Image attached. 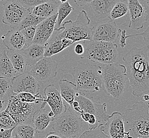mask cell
<instances>
[{
    "label": "cell",
    "mask_w": 149,
    "mask_h": 138,
    "mask_svg": "<svg viewBox=\"0 0 149 138\" xmlns=\"http://www.w3.org/2000/svg\"><path fill=\"white\" fill-rule=\"evenodd\" d=\"M149 46L134 47L123 57L132 94L140 97L149 93Z\"/></svg>",
    "instance_id": "1"
},
{
    "label": "cell",
    "mask_w": 149,
    "mask_h": 138,
    "mask_svg": "<svg viewBox=\"0 0 149 138\" xmlns=\"http://www.w3.org/2000/svg\"><path fill=\"white\" fill-rule=\"evenodd\" d=\"M149 103L141 100L123 114L125 138H149Z\"/></svg>",
    "instance_id": "2"
},
{
    "label": "cell",
    "mask_w": 149,
    "mask_h": 138,
    "mask_svg": "<svg viewBox=\"0 0 149 138\" xmlns=\"http://www.w3.org/2000/svg\"><path fill=\"white\" fill-rule=\"evenodd\" d=\"M76 83L78 93L86 95L102 89L101 66L89 63H80L70 71Z\"/></svg>",
    "instance_id": "3"
},
{
    "label": "cell",
    "mask_w": 149,
    "mask_h": 138,
    "mask_svg": "<svg viewBox=\"0 0 149 138\" xmlns=\"http://www.w3.org/2000/svg\"><path fill=\"white\" fill-rule=\"evenodd\" d=\"M101 66L102 89L115 99L122 97L128 80L125 65L119 63L102 64Z\"/></svg>",
    "instance_id": "4"
},
{
    "label": "cell",
    "mask_w": 149,
    "mask_h": 138,
    "mask_svg": "<svg viewBox=\"0 0 149 138\" xmlns=\"http://www.w3.org/2000/svg\"><path fill=\"white\" fill-rule=\"evenodd\" d=\"M90 19L85 10H81L74 21L64 22L57 31L63 30L58 35L75 43L84 40H93L94 27H90Z\"/></svg>",
    "instance_id": "5"
},
{
    "label": "cell",
    "mask_w": 149,
    "mask_h": 138,
    "mask_svg": "<svg viewBox=\"0 0 149 138\" xmlns=\"http://www.w3.org/2000/svg\"><path fill=\"white\" fill-rule=\"evenodd\" d=\"M84 52L81 59H86L102 64L116 63L118 46L115 43L93 40L83 41Z\"/></svg>",
    "instance_id": "6"
},
{
    "label": "cell",
    "mask_w": 149,
    "mask_h": 138,
    "mask_svg": "<svg viewBox=\"0 0 149 138\" xmlns=\"http://www.w3.org/2000/svg\"><path fill=\"white\" fill-rule=\"evenodd\" d=\"M84 121L80 114L70 107L55 118L52 129L64 138H77L83 129Z\"/></svg>",
    "instance_id": "7"
},
{
    "label": "cell",
    "mask_w": 149,
    "mask_h": 138,
    "mask_svg": "<svg viewBox=\"0 0 149 138\" xmlns=\"http://www.w3.org/2000/svg\"><path fill=\"white\" fill-rule=\"evenodd\" d=\"M16 94L9 99L8 104L5 110L15 121L17 125L30 124L33 125V114L42 104L46 106V103L41 104H29L22 102L16 97Z\"/></svg>",
    "instance_id": "8"
},
{
    "label": "cell",
    "mask_w": 149,
    "mask_h": 138,
    "mask_svg": "<svg viewBox=\"0 0 149 138\" xmlns=\"http://www.w3.org/2000/svg\"><path fill=\"white\" fill-rule=\"evenodd\" d=\"M75 100L79 102L81 113H88L93 115L98 123L99 126L107 122L109 115L107 111V104L97 101L91 96H87L77 92Z\"/></svg>",
    "instance_id": "9"
},
{
    "label": "cell",
    "mask_w": 149,
    "mask_h": 138,
    "mask_svg": "<svg viewBox=\"0 0 149 138\" xmlns=\"http://www.w3.org/2000/svg\"><path fill=\"white\" fill-rule=\"evenodd\" d=\"M31 11L22 6L19 0H12L4 4L2 21L12 29H16Z\"/></svg>",
    "instance_id": "10"
},
{
    "label": "cell",
    "mask_w": 149,
    "mask_h": 138,
    "mask_svg": "<svg viewBox=\"0 0 149 138\" xmlns=\"http://www.w3.org/2000/svg\"><path fill=\"white\" fill-rule=\"evenodd\" d=\"M58 64L51 57H44L32 66L29 73L38 82L46 83L56 77Z\"/></svg>",
    "instance_id": "11"
},
{
    "label": "cell",
    "mask_w": 149,
    "mask_h": 138,
    "mask_svg": "<svg viewBox=\"0 0 149 138\" xmlns=\"http://www.w3.org/2000/svg\"><path fill=\"white\" fill-rule=\"evenodd\" d=\"M122 30L115 21L102 22L94 27L93 40L115 44Z\"/></svg>",
    "instance_id": "12"
},
{
    "label": "cell",
    "mask_w": 149,
    "mask_h": 138,
    "mask_svg": "<svg viewBox=\"0 0 149 138\" xmlns=\"http://www.w3.org/2000/svg\"><path fill=\"white\" fill-rule=\"evenodd\" d=\"M12 90L16 94L28 93L37 95L39 94L40 85L29 72L26 71L13 78Z\"/></svg>",
    "instance_id": "13"
},
{
    "label": "cell",
    "mask_w": 149,
    "mask_h": 138,
    "mask_svg": "<svg viewBox=\"0 0 149 138\" xmlns=\"http://www.w3.org/2000/svg\"><path fill=\"white\" fill-rule=\"evenodd\" d=\"M100 128L110 138H125V137L123 115L118 112L112 113L107 122L101 125Z\"/></svg>",
    "instance_id": "14"
},
{
    "label": "cell",
    "mask_w": 149,
    "mask_h": 138,
    "mask_svg": "<svg viewBox=\"0 0 149 138\" xmlns=\"http://www.w3.org/2000/svg\"><path fill=\"white\" fill-rule=\"evenodd\" d=\"M44 94V102L49 105L51 111L54 113L55 118L66 109L67 106L63 102L60 91L55 85L49 84L45 87Z\"/></svg>",
    "instance_id": "15"
},
{
    "label": "cell",
    "mask_w": 149,
    "mask_h": 138,
    "mask_svg": "<svg viewBox=\"0 0 149 138\" xmlns=\"http://www.w3.org/2000/svg\"><path fill=\"white\" fill-rule=\"evenodd\" d=\"M130 21L129 28L138 30L142 29L146 22V10L139 0H127Z\"/></svg>",
    "instance_id": "16"
},
{
    "label": "cell",
    "mask_w": 149,
    "mask_h": 138,
    "mask_svg": "<svg viewBox=\"0 0 149 138\" xmlns=\"http://www.w3.org/2000/svg\"><path fill=\"white\" fill-rule=\"evenodd\" d=\"M57 17V13L49 18L45 19L37 26L33 44L45 46L54 33Z\"/></svg>",
    "instance_id": "17"
},
{
    "label": "cell",
    "mask_w": 149,
    "mask_h": 138,
    "mask_svg": "<svg viewBox=\"0 0 149 138\" xmlns=\"http://www.w3.org/2000/svg\"><path fill=\"white\" fill-rule=\"evenodd\" d=\"M3 45L8 50L21 51L26 45V40L20 30L12 29L2 36Z\"/></svg>",
    "instance_id": "18"
},
{
    "label": "cell",
    "mask_w": 149,
    "mask_h": 138,
    "mask_svg": "<svg viewBox=\"0 0 149 138\" xmlns=\"http://www.w3.org/2000/svg\"><path fill=\"white\" fill-rule=\"evenodd\" d=\"M72 44H73V43L72 40L60 37L58 34L54 37L52 36L45 45L44 57H51L59 53Z\"/></svg>",
    "instance_id": "19"
},
{
    "label": "cell",
    "mask_w": 149,
    "mask_h": 138,
    "mask_svg": "<svg viewBox=\"0 0 149 138\" xmlns=\"http://www.w3.org/2000/svg\"><path fill=\"white\" fill-rule=\"evenodd\" d=\"M118 0H93L90 3L94 16L98 20L107 18Z\"/></svg>",
    "instance_id": "20"
},
{
    "label": "cell",
    "mask_w": 149,
    "mask_h": 138,
    "mask_svg": "<svg viewBox=\"0 0 149 138\" xmlns=\"http://www.w3.org/2000/svg\"><path fill=\"white\" fill-rule=\"evenodd\" d=\"M20 52L24 55L28 66L32 67L44 57L45 46L33 44Z\"/></svg>",
    "instance_id": "21"
},
{
    "label": "cell",
    "mask_w": 149,
    "mask_h": 138,
    "mask_svg": "<svg viewBox=\"0 0 149 138\" xmlns=\"http://www.w3.org/2000/svg\"><path fill=\"white\" fill-rule=\"evenodd\" d=\"M60 1L52 0L36 6L31 11L33 15L40 18H49L57 13Z\"/></svg>",
    "instance_id": "22"
},
{
    "label": "cell",
    "mask_w": 149,
    "mask_h": 138,
    "mask_svg": "<svg viewBox=\"0 0 149 138\" xmlns=\"http://www.w3.org/2000/svg\"><path fill=\"white\" fill-rule=\"evenodd\" d=\"M54 120V118H51L48 116L45 108L40 107L33 114V125L37 133H41L44 132L51 122H53Z\"/></svg>",
    "instance_id": "23"
},
{
    "label": "cell",
    "mask_w": 149,
    "mask_h": 138,
    "mask_svg": "<svg viewBox=\"0 0 149 138\" xmlns=\"http://www.w3.org/2000/svg\"><path fill=\"white\" fill-rule=\"evenodd\" d=\"M60 93L61 96L66 102L71 107L74 102L76 94L77 93V86L72 82L67 79H61L59 81Z\"/></svg>",
    "instance_id": "24"
},
{
    "label": "cell",
    "mask_w": 149,
    "mask_h": 138,
    "mask_svg": "<svg viewBox=\"0 0 149 138\" xmlns=\"http://www.w3.org/2000/svg\"><path fill=\"white\" fill-rule=\"evenodd\" d=\"M6 54L12 63L15 76L26 72L28 66L27 61L20 52L8 50L6 52Z\"/></svg>",
    "instance_id": "25"
},
{
    "label": "cell",
    "mask_w": 149,
    "mask_h": 138,
    "mask_svg": "<svg viewBox=\"0 0 149 138\" xmlns=\"http://www.w3.org/2000/svg\"><path fill=\"white\" fill-rule=\"evenodd\" d=\"M0 76L11 79L15 77V70L6 51L0 53Z\"/></svg>",
    "instance_id": "26"
},
{
    "label": "cell",
    "mask_w": 149,
    "mask_h": 138,
    "mask_svg": "<svg viewBox=\"0 0 149 138\" xmlns=\"http://www.w3.org/2000/svg\"><path fill=\"white\" fill-rule=\"evenodd\" d=\"M128 12L127 0H118L108 18L110 20L114 21L115 20L125 16Z\"/></svg>",
    "instance_id": "27"
},
{
    "label": "cell",
    "mask_w": 149,
    "mask_h": 138,
    "mask_svg": "<svg viewBox=\"0 0 149 138\" xmlns=\"http://www.w3.org/2000/svg\"><path fill=\"white\" fill-rule=\"evenodd\" d=\"M13 78L0 76V98L9 101L11 96L15 95L12 90Z\"/></svg>",
    "instance_id": "28"
},
{
    "label": "cell",
    "mask_w": 149,
    "mask_h": 138,
    "mask_svg": "<svg viewBox=\"0 0 149 138\" xmlns=\"http://www.w3.org/2000/svg\"><path fill=\"white\" fill-rule=\"evenodd\" d=\"M73 10H74V8L71 6L68 1L65 3L60 4L58 9L56 23L54 30L57 31L58 29H60L64 20L65 19V18L71 13Z\"/></svg>",
    "instance_id": "29"
},
{
    "label": "cell",
    "mask_w": 149,
    "mask_h": 138,
    "mask_svg": "<svg viewBox=\"0 0 149 138\" xmlns=\"http://www.w3.org/2000/svg\"><path fill=\"white\" fill-rule=\"evenodd\" d=\"M13 131L16 138H35L36 133L35 128L30 124L17 125Z\"/></svg>",
    "instance_id": "30"
},
{
    "label": "cell",
    "mask_w": 149,
    "mask_h": 138,
    "mask_svg": "<svg viewBox=\"0 0 149 138\" xmlns=\"http://www.w3.org/2000/svg\"><path fill=\"white\" fill-rule=\"evenodd\" d=\"M45 19L44 18H40L33 15L31 12L24 18V19L21 21L16 29L20 31L22 29L26 27L30 26L37 27L38 24H39L41 22L44 20Z\"/></svg>",
    "instance_id": "31"
},
{
    "label": "cell",
    "mask_w": 149,
    "mask_h": 138,
    "mask_svg": "<svg viewBox=\"0 0 149 138\" xmlns=\"http://www.w3.org/2000/svg\"><path fill=\"white\" fill-rule=\"evenodd\" d=\"M15 96L18 99H19L22 102H27L29 104L35 103L38 104L46 103L44 102V97H42L39 94L34 95L32 93H21L16 94Z\"/></svg>",
    "instance_id": "32"
},
{
    "label": "cell",
    "mask_w": 149,
    "mask_h": 138,
    "mask_svg": "<svg viewBox=\"0 0 149 138\" xmlns=\"http://www.w3.org/2000/svg\"><path fill=\"white\" fill-rule=\"evenodd\" d=\"M149 22V19L148 20ZM137 36H142L144 40L146 42H149V24L148 27H147L146 30H144L142 33L133 34V35H126V30H123L120 33V38L119 40V45L122 48H124L126 46V40L133 37Z\"/></svg>",
    "instance_id": "33"
},
{
    "label": "cell",
    "mask_w": 149,
    "mask_h": 138,
    "mask_svg": "<svg viewBox=\"0 0 149 138\" xmlns=\"http://www.w3.org/2000/svg\"><path fill=\"white\" fill-rule=\"evenodd\" d=\"M17 125L15 121L6 111L0 113V131L12 129Z\"/></svg>",
    "instance_id": "34"
},
{
    "label": "cell",
    "mask_w": 149,
    "mask_h": 138,
    "mask_svg": "<svg viewBox=\"0 0 149 138\" xmlns=\"http://www.w3.org/2000/svg\"><path fill=\"white\" fill-rule=\"evenodd\" d=\"M36 26L26 27L20 30L26 40V45L24 48L28 47L30 45L33 44V40L36 33Z\"/></svg>",
    "instance_id": "35"
},
{
    "label": "cell",
    "mask_w": 149,
    "mask_h": 138,
    "mask_svg": "<svg viewBox=\"0 0 149 138\" xmlns=\"http://www.w3.org/2000/svg\"><path fill=\"white\" fill-rule=\"evenodd\" d=\"M78 138H110L102 131L100 126L93 130L84 131Z\"/></svg>",
    "instance_id": "36"
},
{
    "label": "cell",
    "mask_w": 149,
    "mask_h": 138,
    "mask_svg": "<svg viewBox=\"0 0 149 138\" xmlns=\"http://www.w3.org/2000/svg\"><path fill=\"white\" fill-rule=\"evenodd\" d=\"M20 3L25 8L31 11L34 8L41 4L52 0H19Z\"/></svg>",
    "instance_id": "37"
},
{
    "label": "cell",
    "mask_w": 149,
    "mask_h": 138,
    "mask_svg": "<svg viewBox=\"0 0 149 138\" xmlns=\"http://www.w3.org/2000/svg\"><path fill=\"white\" fill-rule=\"evenodd\" d=\"M15 128L0 131V138H12V133Z\"/></svg>",
    "instance_id": "38"
},
{
    "label": "cell",
    "mask_w": 149,
    "mask_h": 138,
    "mask_svg": "<svg viewBox=\"0 0 149 138\" xmlns=\"http://www.w3.org/2000/svg\"><path fill=\"white\" fill-rule=\"evenodd\" d=\"M141 4L146 10V21L149 19V0H139Z\"/></svg>",
    "instance_id": "39"
},
{
    "label": "cell",
    "mask_w": 149,
    "mask_h": 138,
    "mask_svg": "<svg viewBox=\"0 0 149 138\" xmlns=\"http://www.w3.org/2000/svg\"><path fill=\"white\" fill-rule=\"evenodd\" d=\"M75 53L79 55H82L84 52V45L82 44H77L74 47Z\"/></svg>",
    "instance_id": "40"
},
{
    "label": "cell",
    "mask_w": 149,
    "mask_h": 138,
    "mask_svg": "<svg viewBox=\"0 0 149 138\" xmlns=\"http://www.w3.org/2000/svg\"><path fill=\"white\" fill-rule=\"evenodd\" d=\"M93 0H74L75 4L79 7H82L90 4Z\"/></svg>",
    "instance_id": "41"
},
{
    "label": "cell",
    "mask_w": 149,
    "mask_h": 138,
    "mask_svg": "<svg viewBox=\"0 0 149 138\" xmlns=\"http://www.w3.org/2000/svg\"><path fill=\"white\" fill-rule=\"evenodd\" d=\"M9 101L0 98V113L6 109Z\"/></svg>",
    "instance_id": "42"
},
{
    "label": "cell",
    "mask_w": 149,
    "mask_h": 138,
    "mask_svg": "<svg viewBox=\"0 0 149 138\" xmlns=\"http://www.w3.org/2000/svg\"><path fill=\"white\" fill-rule=\"evenodd\" d=\"M44 138H63V137L53 131L48 133Z\"/></svg>",
    "instance_id": "43"
},
{
    "label": "cell",
    "mask_w": 149,
    "mask_h": 138,
    "mask_svg": "<svg viewBox=\"0 0 149 138\" xmlns=\"http://www.w3.org/2000/svg\"><path fill=\"white\" fill-rule=\"evenodd\" d=\"M142 100L143 102H147L149 100V94H145L142 96Z\"/></svg>",
    "instance_id": "44"
},
{
    "label": "cell",
    "mask_w": 149,
    "mask_h": 138,
    "mask_svg": "<svg viewBox=\"0 0 149 138\" xmlns=\"http://www.w3.org/2000/svg\"><path fill=\"white\" fill-rule=\"evenodd\" d=\"M48 116H49V117H51V118H55V115H54V113L53 112L51 111L50 112H48Z\"/></svg>",
    "instance_id": "45"
},
{
    "label": "cell",
    "mask_w": 149,
    "mask_h": 138,
    "mask_svg": "<svg viewBox=\"0 0 149 138\" xmlns=\"http://www.w3.org/2000/svg\"><path fill=\"white\" fill-rule=\"evenodd\" d=\"M68 0H60V2H61V3H65L66 2H68Z\"/></svg>",
    "instance_id": "46"
},
{
    "label": "cell",
    "mask_w": 149,
    "mask_h": 138,
    "mask_svg": "<svg viewBox=\"0 0 149 138\" xmlns=\"http://www.w3.org/2000/svg\"><path fill=\"white\" fill-rule=\"evenodd\" d=\"M6 1V0H0V2H2V1Z\"/></svg>",
    "instance_id": "47"
},
{
    "label": "cell",
    "mask_w": 149,
    "mask_h": 138,
    "mask_svg": "<svg viewBox=\"0 0 149 138\" xmlns=\"http://www.w3.org/2000/svg\"><path fill=\"white\" fill-rule=\"evenodd\" d=\"M148 112H149V107H148Z\"/></svg>",
    "instance_id": "48"
},
{
    "label": "cell",
    "mask_w": 149,
    "mask_h": 138,
    "mask_svg": "<svg viewBox=\"0 0 149 138\" xmlns=\"http://www.w3.org/2000/svg\"><path fill=\"white\" fill-rule=\"evenodd\" d=\"M15 138V137H13V138Z\"/></svg>",
    "instance_id": "49"
},
{
    "label": "cell",
    "mask_w": 149,
    "mask_h": 138,
    "mask_svg": "<svg viewBox=\"0 0 149 138\" xmlns=\"http://www.w3.org/2000/svg\"></svg>",
    "instance_id": "50"
},
{
    "label": "cell",
    "mask_w": 149,
    "mask_h": 138,
    "mask_svg": "<svg viewBox=\"0 0 149 138\" xmlns=\"http://www.w3.org/2000/svg\"><path fill=\"white\" fill-rule=\"evenodd\" d=\"M58 1H59V0H58Z\"/></svg>",
    "instance_id": "51"
}]
</instances>
